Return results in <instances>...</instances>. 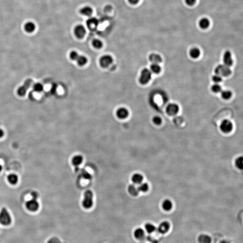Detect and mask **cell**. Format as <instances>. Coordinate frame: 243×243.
Wrapping results in <instances>:
<instances>
[{
    "label": "cell",
    "mask_w": 243,
    "mask_h": 243,
    "mask_svg": "<svg viewBox=\"0 0 243 243\" xmlns=\"http://www.w3.org/2000/svg\"><path fill=\"white\" fill-rule=\"evenodd\" d=\"M93 194L90 190H87L85 192L83 205L86 209L90 208L93 205Z\"/></svg>",
    "instance_id": "obj_1"
},
{
    "label": "cell",
    "mask_w": 243,
    "mask_h": 243,
    "mask_svg": "<svg viewBox=\"0 0 243 243\" xmlns=\"http://www.w3.org/2000/svg\"><path fill=\"white\" fill-rule=\"evenodd\" d=\"M12 223V217L6 208H3L0 212V223L8 226Z\"/></svg>",
    "instance_id": "obj_2"
},
{
    "label": "cell",
    "mask_w": 243,
    "mask_h": 243,
    "mask_svg": "<svg viewBox=\"0 0 243 243\" xmlns=\"http://www.w3.org/2000/svg\"><path fill=\"white\" fill-rule=\"evenodd\" d=\"M215 72L217 75H219L221 77H227L231 73V71L227 66L220 65L216 67Z\"/></svg>",
    "instance_id": "obj_3"
},
{
    "label": "cell",
    "mask_w": 243,
    "mask_h": 243,
    "mask_svg": "<svg viewBox=\"0 0 243 243\" xmlns=\"http://www.w3.org/2000/svg\"><path fill=\"white\" fill-rule=\"evenodd\" d=\"M152 73L151 71L147 69H144L141 72V75L139 78V81L143 85L149 83L151 78Z\"/></svg>",
    "instance_id": "obj_4"
},
{
    "label": "cell",
    "mask_w": 243,
    "mask_h": 243,
    "mask_svg": "<svg viewBox=\"0 0 243 243\" xmlns=\"http://www.w3.org/2000/svg\"><path fill=\"white\" fill-rule=\"evenodd\" d=\"M33 83V81L32 79H28L25 82L24 85L19 87L17 91V93L18 95L21 96H25L26 93L28 90L32 85Z\"/></svg>",
    "instance_id": "obj_5"
},
{
    "label": "cell",
    "mask_w": 243,
    "mask_h": 243,
    "mask_svg": "<svg viewBox=\"0 0 243 243\" xmlns=\"http://www.w3.org/2000/svg\"><path fill=\"white\" fill-rule=\"evenodd\" d=\"M221 130L224 133H227L231 131L233 128V125L231 121L228 120H223L220 124Z\"/></svg>",
    "instance_id": "obj_6"
},
{
    "label": "cell",
    "mask_w": 243,
    "mask_h": 243,
    "mask_svg": "<svg viewBox=\"0 0 243 243\" xmlns=\"http://www.w3.org/2000/svg\"><path fill=\"white\" fill-rule=\"evenodd\" d=\"M113 62L112 57L109 54L102 56L100 59V64L102 67L106 68L111 65Z\"/></svg>",
    "instance_id": "obj_7"
},
{
    "label": "cell",
    "mask_w": 243,
    "mask_h": 243,
    "mask_svg": "<svg viewBox=\"0 0 243 243\" xmlns=\"http://www.w3.org/2000/svg\"><path fill=\"white\" fill-rule=\"evenodd\" d=\"M39 206L38 202L37 201V199H34L28 200L26 203V207L28 210L30 211H36L38 209Z\"/></svg>",
    "instance_id": "obj_8"
},
{
    "label": "cell",
    "mask_w": 243,
    "mask_h": 243,
    "mask_svg": "<svg viewBox=\"0 0 243 243\" xmlns=\"http://www.w3.org/2000/svg\"><path fill=\"white\" fill-rule=\"evenodd\" d=\"M74 32L75 36L80 39L84 37L86 33V30L83 25H78L74 28Z\"/></svg>",
    "instance_id": "obj_9"
},
{
    "label": "cell",
    "mask_w": 243,
    "mask_h": 243,
    "mask_svg": "<svg viewBox=\"0 0 243 243\" xmlns=\"http://www.w3.org/2000/svg\"><path fill=\"white\" fill-rule=\"evenodd\" d=\"M179 106L176 104H170L166 108V112L168 115H175L179 111Z\"/></svg>",
    "instance_id": "obj_10"
},
{
    "label": "cell",
    "mask_w": 243,
    "mask_h": 243,
    "mask_svg": "<svg viewBox=\"0 0 243 243\" xmlns=\"http://www.w3.org/2000/svg\"><path fill=\"white\" fill-rule=\"evenodd\" d=\"M170 224L167 221L162 222L157 228V231L161 234H165L167 233L170 228Z\"/></svg>",
    "instance_id": "obj_11"
},
{
    "label": "cell",
    "mask_w": 243,
    "mask_h": 243,
    "mask_svg": "<svg viewBox=\"0 0 243 243\" xmlns=\"http://www.w3.org/2000/svg\"><path fill=\"white\" fill-rule=\"evenodd\" d=\"M224 65L230 67L233 65V59H232L231 54L229 51H226L223 56Z\"/></svg>",
    "instance_id": "obj_12"
},
{
    "label": "cell",
    "mask_w": 243,
    "mask_h": 243,
    "mask_svg": "<svg viewBox=\"0 0 243 243\" xmlns=\"http://www.w3.org/2000/svg\"><path fill=\"white\" fill-rule=\"evenodd\" d=\"M116 115L118 118L120 119H124L128 116L129 111L126 108L122 107L117 110Z\"/></svg>",
    "instance_id": "obj_13"
},
{
    "label": "cell",
    "mask_w": 243,
    "mask_h": 243,
    "mask_svg": "<svg viewBox=\"0 0 243 243\" xmlns=\"http://www.w3.org/2000/svg\"><path fill=\"white\" fill-rule=\"evenodd\" d=\"M86 24L88 28L93 30L96 28L98 25V21L96 18H90L87 20Z\"/></svg>",
    "instance_id": "obj_14"
},
{
    "label": "cell",
    "mask_w": 243,
    "mask_h": 243,
    "mask_svg": "<svg viewBox=\"0 0 243 243\" xmlns=\"http://www.w3.org/2000/svg\"><path fill=\"white\" fill-rule=\"evenodd\" d=\"M149 60L153 63V64H159L162 62L161 57L160 56L156 54H151L149 56Z\"/></svg>",
    "instance_id": "obj_15"
},
{
    "label": "cell",
    "mask_w": 243,
    "mask_h": 243,
    "mask_svg": "<svg viewBox=\"0 0 243 243\" xmlns=\"http://www.w3.org/2000/svg\"><path fill=\"white\" fill-rule=\"evenodd\" d=\"M198 241L199 243H211L212 239L210 236L206 234H201L198 237Z\"/></svg>",
    "instance_id": "obj_16"
},
{
    "label": "cell",
    "mask_w": 243,
    "mask_h": 243,
    "mask_svg": "<svg viewBox=\"0 0 243 243\" xmlns=\"http://www.w3.org/2000/svg\"><path fill=\"white\" fill-rule=\"evenodd\" d=\"M80 12L81 14L85 16H90L93 13V10L91 7L86 6L80 9Z\"/></svg>",
    "instance_id": "obj_17"
},
{
    "label": "cell",
    "mask_w": 243,
    "mask_h": 243,
    "mask_svg": "<svg viewBox=\"0 0 243 243\" xmlns=\"http://www.w3.org/2000/svg\"><path fill=\"white\" fill-rule=\"evenodd\" d=\"M131 180L134 184L139 185L142 182L143 180V176L141 174H135L132 176Z\"/></svg>",
    "instance_id": "obj_18"
},
{
    "label": "cell",
    "mask_w": 243,
    "mask_h": 243,
    "mask_svg": "<svg viewBox=\"0 0 243 243\" xmlns=\"http://www.w3.org/2000/svg\"><path fill=\"white\" fill-rule=\"evenodd\" d=\"M36 26L32 22H28L25 25V29L27 33H32L35 31Z\"/></svg>",
    "instance_id": "obj_19"
},
{
    "label": "cell",
    "mask_w": 243,
    "mask_h": 243,
    "mask_svg": "<svg viewBox=\"0 0 243 243\" xmlns=\"http://www.w3.org/2000/svg\"><path fill=\"white\" fill-rule=\"evenodd\" d=\"M128 191L131 195L133 196H136L138 195L139 193V191L138 187L134 185H131L128 188Z\"/></svg>",
    "instance_id": "obj_20"
},
{
    "label": "cell",
    "mask_w": 243,
    "mask_h": 243,
    "mask_svg": "<svg viewBox=\"0 0 243 243\" xmlns=\"http://www.w3.org/2000/svg\"><path fill=\"white\" fill-rule=\"evenodd\" d=\"M145 231L143 229L141 228H138L135 231L134 236L136 238L138 239H142L145 236Z\"/></svg>",
    "instance_id": "obj_21"
},
{
    "label": "cell",
    "mask_w": 243,
    "mask_h": 243,
    "mask_svg": "<svg viewBox=\"0 0 243 243\" xmlns=\"http://www.w3.org/2000/svg\"><path fill=\"white\" fill-rule=\"evenodd\" d=\"M83 156L80 155H77L74 156L72 160V162L75 166H78L83 161Z\"/></svg>",
    "instance_id": "obj_22"
},
{
    "label": "cell",
    "mask_w": 243,
    "mask_h": 243,
    "mask_svg": "<svg viewBox=\"0 0 243 243\" xmlns=\"http://www.w3.org/2000/svg\"><path fill=\"white\" fill-rule=\"evenodd\" d=\"M210 25V21L208 19L204 18L201 19L199 22V26L202 29H206Z\"/></svg>",
    "instance_id": "obj_23"
},
{
    "label": "cell",
    "mask_w": 243,
    "mask_h": 243,
    "mask_svg": "<svg viewBox=\"0 0 243 243\" xmlns=\"http://www.w3.org/2000/svg\"><path fill=\"white\" fill-rule=\"evenodd\" d=\"M173 207L172 202L169 199H165L162 203V207L164 210L169 211Z\"/></svg>",
    "instance_id": "obj_24"
},
{
    "label": "cell",
    "mask_w": 243,
    "mask_h": 243,
    "mask_svg": "<svg viewBox=\"0 0 243 243\" xmlns=\"http://www.w3.org/2000/svg\"><path fill=\"white\" fill-rule=\"evenodd\" d=\"M200 52L197 48H193L191 49L190 52V56L192 58L196 59L200 56Z\"/></svg>",
    "instance_id": "obj_25"
},
{
    "label": "cell",
    "mask_w": 243,
    "mask_h": 243,
    "mask_svg": "<svg viewBox=\"0 0 243 243\" xmlns=\"http://www.w3.org/2000/svg\"><path fill=\"white\" fill-rule=\"evenodd\" d=\"M8 181L11 184L15 185L18 182V176L15 174H10L8 176Z\"/></svg>",
    "instance_id": "obj_26"
},
{
    "label": "cell",
    "mask_w": 243,
    "mask_h": 243,
    "mask_svg": "<svg viewBox=\"0 0 243 243\" xmlns=\"http://www.w3.org/2000/svg\"><path fill=\"white\" fill-rule=\"evenodd\" d=\"M150 70L151 72L155 74H158L160 72L161 70L160 66L158 64H153L150 66Z\"/></svg>",
    "instance_id": "obj_27"
},
{
    "label": "cell",
    "mask_w": 243,
    "mask_h": 243,
    "mask_svg": "<svg viewBox=\"0 0 243 243\" xmlns=\"http://www.w3.org/2000/svg\"><path fill=\"white\" fill-rule=\"evenodd\" d=\"M77 63L79 66L84 65L87 62V59L86 57L84 56H79L78 57V58L77 59Z\"/></svg>",
    "instance_id": "obj_28"
},
{
    "label": "cell",
    "mask_w": 243,
    "mask_h": 243,
    "mask_svg": "<svg viewBox=\"0 0 243 243\" xmlns=\"http://www.w3.org/2000/svg\"><path fill=\"white\" fill-rule=\"evenodd\" d=\"M145 227L146 231L149 233H153L156 230L155 226L150 223H147L146 224Z\"/></svg>",
    "instance_id": "obj_29"
},
{
    "label": "cell",
    "mask_w": 243,
    "mask_h": 243,
    "mask_svg": "<svg viewBox=\"0 0 243 243\" xmlns=\"http://www.w3.org/2000/svg\"><path fill=\"white\" fill-rule=\"evenodd\" d=\"M138 189L139 191L143 192H146L149 189V186L147 183H141L139 184V186L138 187Z\"/></svg>",
    "instance_id": "obj_30"
},
{
    "label": "cell",
    "mask_w": 243,
    "mask_h": 243,
    "mask_svg": "<svg viewBox=\"0 0 243 243\" xmlns=\"http://www.w3.org/2000/svg\"><path fill=\"white\" fill-rule=\"evenodd\" d=\"M92 45L96 49H100L103 46V43L100 40L94 39L92 41Z\"/></svg>",
    "instance_id": "obj_31"
},
{
    "label": "cell",
    "mask_w": 243,
    "mask_h": 243,
    "mask_svg": "<svg viewBox=\"0 0 243 243\" xmlns=\"http://www.w3.org/2000/svg\"><path fill=\"white\" fill-rule=\"evenodd\" d=\"M222 97L225 100H228L231 98L232 96V93L230 91L226 90L222 91L221 92Z\"/></svg>",
    "instance_id": "obj_32"
},
{
    "label": "cell",
    "mask_w": 243,
    "mask_h": 243,
    "mask_svg": "<svg viewBox=\"0 0 243 243\" xmlns=\"http://www.w3.org/2000/svg\"><path fill=\"white\" fill-rule=\"evenodd\" d=\"M43 88L44 87H43V85L39 83L35 84L33 86V90L37 92H41L43 90Z\"/></svg>",
    "instance_id": "obj_33"
},
{
    "label": "cell",
    "mask_w": 243,
    "mask_h": 243,
    "mask_svg": "<svg viewBox=\"0 0 243 243\" xmlns=\"http://www.w3.org/2000/svg\"><path fill=\"white\" fill-rule=\"evenodd\" d=\"M236 166L239 169H243V159L242 157H239L236 160Z\"/></svg>",
    "instance_id": "obj_34"
},
{
    "label": "cell",
    "mask_w": 243,
    "mask_h": 243,
    "mask_svg": "<svg viewBox=\"0 0 243 243\" xmlns=\"http://www.w3.org/2000/svg\"><path fill=\"white\" fill-rule=\"evenodd\" d=\"M81 176L83 178L85 179L89 180L91 178V175L89 173L85 170H82L81 172Z\"/></svg>",
    "instance_id": "obj_35"
},
{
    "label": "cell",
    "mask_w": 243,
    "mask_h": 243,
    "mask_svg": "<svg viewBox=\"0 0 243 243\" xmlns=\"http://www.w3.org/2000/svg\"><path fill=\"white\" fill-rule=\"evenodd\" d=\"M212 90L215 93H218L222 91V87L218 84H215L212 86Z\"/></svg>",
    "instance_id": "obj_36"
},
{
    "label": "cell",
    "mask_w": 243,
    "mask_h": 243,
    "mask_svg": "<svg viewBox=\"0 0 243 243\" xmlns=\"http://www.w3.org/2000/svg\"><path fill=\"white\" fill-rule=\"evenodd\" d=\"M70 58L73 60H77V59L78 58L79 55L78 53L76 51H72L71 52L70 54Z\"/></svg>",
    "instance_id": "obj_37"
},
{
    "label": "cell",
    "mask_w": 243,
    "mask_h": 243,
    "mask_svg": "<svg viewBox=\"0 0 243 243\" xmlns=\"http://www.w3.org/2000/svg\"><path fill=\"white\" fill-rule=\"evenodd\" d=\"M212 79L214 83H220V82H222V80H223L222 77H221L219 75H217V74L214 75V76L213 77Z\"/></svg>",
    "instance_id": "obj_38"
},
{
    "label": "cell",
    "mask_w": 243,
    "mask_h": 243,
    "mask_svg": "<svg viewBox=\"0 0 243 243\" xmlns=\"http://www.w3.org/2000/svg\"><path fill=\"white\" fill-rule=\"evenodd\" d=\"M153 122L156 125H160L162 123V119L159 116H155L153 118Z\"/></svg>",
    "instance_id": "obj_39"
},
{
    "label": "cell",
    "mask_w": 243,
    "mask_h": 243,
    "mask_svg": "<svg viewBox=\"0 0 243 243\" xmlns=\"http://www.w3.org/2000/svg\"><path fill=\"white\" fill-rule=\"evenodd\" d=\"M47 243H62L60 240L57 237H52L47 241Z\"/></svg>",
    "instance_id": "obj_40"
},
{
    "label": "cell",
    "mask_w": 243,
    "mask_h": 243,
    "mask_svg": "<svg viewBox=\"0 0 243 243\" xmlns=\"http://www.w3.org/2000/svg\"><path fill=\"white\" fill-rule=\"evenodd\" d=\"M186 3L187 5L189 6H193L195 2H196V0H185Z\"/></svg>",
    "instance_id": "obj_41"
},
{
    "label": "cell",
    "mask_w": 243,
    "mask_h": 243,
    "mask_svg": "<svg viewBox=\"0 0 243 243\" xmlns=\"http://www.w3.org/2000/svg\"><path fill=\"white\" fill-rule=\"evenodd\" d=\"M31 195H32V197H33V199H37V198L38 197V194L37 192H33L31 194Z\"/></svg>",
    "instance_id": "obj_42"
},
{
    "label": "cell",
    "mask_w": 243,
    "mask_h": 243,
    "mask_svg": "<svg viewBox=\"0 0 243 243\" xmlns=\"http://www.w3.org/2000/svg\"><path fill=\"white\" fill-rule=\"evenodd\" d=\"M139 1H140V0H128L129 2L131 4H133V5L137 4V3L139 2Z\"/></svg>",
    "instance_id": "obj_43"
},
{
    "label": "cell",
    "mask_w": 243,
    "mask_h": 243,
    "mask_svg": "<svg viewBox=\"0 0 243 243\" xmlns=\"http://www.w3.org/2000/svg\"><path fill=\"white\" fill-rule=\"evenodd\" d=\"M4 134V132L2 129L0 128V138H1Z\"/></svg>",
    "instance_id": "obj_44"
},
{
    "label": "cell",
    "mask_w": 243,
    "mask_h": 243,
    "mask_svg": "<svg viewBox=\"0 0 243 243\" xmlns=\"http://www.w3.org/2000/svg\"><path fill=\"white\" fill-rule=\"evenodd\" d=\"M220 243H230V242H229V241H227V240H223L221 241Z\"/></svg>",
    "instance_id": "obj_45"
},
{
    "label": "cell",
    "mask_w": 243,
    "mask_h": 243,
    "mask_svg": "<svg viewBox=\"0 0 243 243\" xmlns=\"http://www.w3.org/2000/svg\"><path fill=\"white\" fill-rule=\"evenodd\" d=\"M2 166H1V165H0V172H1V170H2Z\"/></svg>",
    "instance_id": "obj_46"
}]
</instances>
